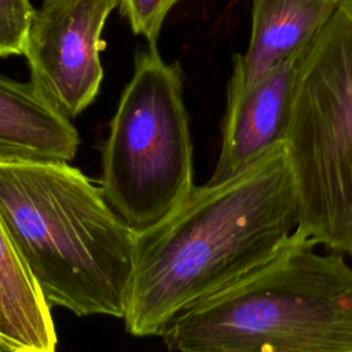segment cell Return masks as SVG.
Here are the masks:
<instances>
[{
    "label": "cell",
    "instance_id": "obj_8",
    "mask_svg": "<svg viewBox=\"0 0 352 352\" xmlns=\"http://www.w3.org/2000/svg\"><path fill=\"white\" fill-rule=\"evenodd\" d=\"M341 0H252V33L235 55L227 98L302 52L330 21Z\"/></svg>",
    "mask_w": 352,
    "mask_h": 352
},
{
    "label": "cell",
    "instance_id": "obj_12",
    "mask_svg": "<svg viewBox=\"0 0 352 352\" xmlns=\"http://www.w3.org/2000/svg\"><path fill=\"white\" fill-rule=\"evenodd\" d=\"M33 11L29 0H0V56L23 54Z\"/></svg>",
    "mask_w": 352,
    "mask_h": 352
},
{
    "label": "cell",
    "instance_id": "obj_4",
    "mask_svg": "<svg viewBox=\"0 0 352 352\" xmlns=\"http://www.w3.org/2000/svg\"><path fill=\"white\" fill-rule=\"evenodd\" d=\"M297 231L349 253L352 242V0L312 40L298 66L283 142Z\"/></svg>",
    "mask_w": 352,
    "mask_h": 352
},
{
    "label": "cell",
    "instance_id": "obj_1",
    "mask_svg": "<svg viewBox=\"0 0 352 352\" xmlns=\"http://www.w3.org/2000/svg\"><path fill=\"white\" fill-rule=\"evenodd\" d=\"M297 223L283 144L234 177L195 186L173 214L135 232L128 333L162 336L176 315L270 260Z\"/></svg>",
    "mask_w": 352,
    "mask_h": 352
},
{
    "label": "cell",
    "instance_id": "obj_5",
    "mask_svg": "<svg viewBox=\"0 0 352 352\" xmlns=\"http://www.w3.org/2000/svg\"><path fill=\"white\" fill-rule=\"evenodd\" d=\"M192 151L180 65L148 45L135 56L102 150L107 205L136 234L162 223L195 187Z\"/></svg>",
    "mask_w": 352,
    "mask_h": 352
},
{
    "label": "cell",
    "instance_id": "obj_13",
    "mask_svg": "<svg viewBox=\"0 0 352 352\" xmlns=\"http://www.w3.org/2000/svg\"><path fill=\"white\" fill-rule=\"evenodd\" d=\"M349 253L352 254V242H351V248H349Z\"/></svg>",
    "mask_w": 352,
    "mask_h": 352
},
{
    "label": "cell",
    "instance_id": "obj_6",
    "mask_svg": "<svg viewBox=\"0 0 352 352\" xmlns=\"http://www.w3.org/2000/svg\"><path fill=\"white\" fill-rule=\"evenodd\" d=\"M118 0H41L34 8L23 54L30 84L67 120L98 96L104 23Z\"/></svg>",
    "mask_w": 352,
    "mask_h": 352
},
{
    "label": "cell",
    "instance_id": "obj_2",
    "mask_svg": "<svg viewBox=\"0 0 352 352\" xmlns=\"http://www.w3.org/2000/svg\"><path fill=\"white\" fill-rule=\"evenodd\" d=\"M0 220L50 307L124 318L135 232L80 169L0 160Z\"/></svg>",
    "mask_w": 352,
    "mask_h": 352
},
{
    "label": "cell",
    "instance_id": "obj_10",
    "mask_svg": "<svg viewBox=\"0 0 352 352\" xmlns=\"http://www.w3.org/2000/svg\"><path fill=\"white\" fill-rule=\"evenodd\" d=\"M36 279L0 220V344L4 352H56L55 323Z\"/></svg>",
    "mask_w": 352,
    "mask_h": 352
},
{
    "label": "cell",
    "instance_id": "obj_7",
    "mask_svg": "<svg viewBox=\"0 0 352 352\" xmlns=\"http://www.w3.org/2000/svg\"><path fill=\"white\" fill-rule=\"evenodd\" d=\"M304 51L261 76L241 94L227 98L220 154L208 183L239 175L283 144Z\"/></svg>",
    "mask_w": 352,
    "mask_h": 352
},
{
    "label": "cell",
    "instance_id": "obj_9",
    "mask_svg": "<svg viewBox=\"0 0 352 352\" xmlns=\"http://www.w3.org/2000/svg\"><path fill=\"white\" fill-rule=\"evenodd\" d=\"M80 135L30 82L0 76V160L72 161Z\"/></svg>",
    "mask_w": 352,
    "mask_h": 352
},
{
    "label": "cell",
    "instance_id": "obj_3",
    "mask_svg": "<svg viewBox=\"0 0 352 352\" xmlns=\"http://www.w3.org/2000/svg\"><path fill=\"white\" fill-rule=\"evenodd\" d=\"M294 230L264 264L180 312L177 352H352V268Z\"/></svg>",
    "mask_w": 352,
    "mask_h": 352
},
{
    "label": "cell",
    "instance_id": "obj_14",
    "mask_svg": "<svg viewBox=\"0 0 352 352\" xmlns=\"http://www.w3.org/2000/svg\"><path fill=\"white\" fill-rule=\"evenodd\" d=\"M0 352H4V351H3V348H1V344H0Z\"/></svg>",
    "mask_w": 352,
    "mask_h": 352
},
{
    "label": "cell",
    "instance_id": "obj_11",
    "mask_svg": "<svg viewBox=\"0 0 352 352\" xmlns=\"http://www.w3.org/2000/svg\"><path fill=\"white\" fill-rule=\"evenodd\" d=\"M180 0H118V8L135 34L143 36L148 45H157L169 11Z\"/></svg>",
    "mask_w": 352,
    "mask_h": 352
}]
</instances>
